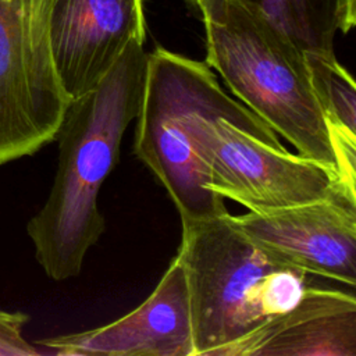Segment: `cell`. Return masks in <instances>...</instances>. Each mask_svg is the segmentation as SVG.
I'll use <instances>...</instances> for the list:
<instances>
[{
	"instance_id": "obj_8",
	"label": "cell",
	"mask_w": 356,
	"mask_h": 356,
	"mask_svg": "<svg viewBox=\"0 0 356 356\" xmlns=\"http://www.w3.org/2000/svg\"><path fill=\"white\" fill-rule=\"evenodd\" d=\"M132 40L146 42L145 0L50 1V50L70 100L95 88Z\"/></svg>"
},
{
	"instance_id": "obj_4",
	"label": "cell",
	"mask_w": 356,
	"mask_h": 356,
	"mask_svg": "<svg viewBox=\"0 0 356 356\" xmlns=\"http://www.w3.org/2000/svg\"><path fill=\"white\" fill-rule=\"evenodd\" d=\"M197 117L222 118L282 147L263 120L221 88L206 63L164 47L147 53L134 152L167 189L182 228L228 213L224 199L203 185L191 132Z\"/></svg>"
},
{
	"instance_id": "obj_3",
	"label": "cell",
	"mask_w": 356,
	"mask_h": 356,
	"mask_svg": "<svg viewBox=\"0 0 356 356\" xmlns=\"http://www.w3.org/2000/svg\"><path fill=\"white\" fill-rule=\"evenodd\" d=\"M192 356H220L303 296L307 273L264 249L229 213L182 228Z\"/></svg>"
},
{
	"instance_id": "obj_6",
	"label": "cell",
	"mask_w": 356,
	"mask_h": 356,
	"mask_svg": "<svg viewBox=\"0 0 356 356\" xmlns=\"http://www.w3.org/2000/svg\"><path fill=\"white\" fill-rule=\"evenodd\" d=\"M51 0H0V165L56 139L70 104L49 42Z\"/></svg>"
},
{
	"instance_id": "obj_9",
	"label": "cell",
	"mask_w": 356,
	"mask_h": 356,
	"mask_svg": "<svg viewBox=\"0 0 356 356\" xmlns=\"http://www.w3.org/2000/svg\"><path fill=\"white\" fill-rule=\"evenodd\" d=\"M36 345L60 356H192L189 292L179 260L174 257L153 292L128 314Z\"/></svg>"
},
{
	"instance_id": "obj_7",
	"label": "cell",
	"mask_w": 356,
	"mask_h": 356,
	"mask_svg": "<svg viewBox=\"0 0 356 356\" xmlns=\"http://www.w3.org/2000/svg\"><path fill=\"white\" fill-rule=\"evenodd\" d=\"M232 220L252 241L307 274L355 286L356 200L338 196Z\"/></svg>"
},
{
	"instance_id": "obj_2",
	"label": "cell",
	"mask_w": 356,
	"mask_h": 356,
	"mask_svg": "<svg viewBox=\"0 0 356 356\" xmlns=\"http://www.w3.org/2000/svg\"><path fill=\"white\" fill-rule=\"evenodd\" d=\"M206 64L229 90L300 156L338 172L331 135L299 50L249 0H196ZM341 178V177H339Z\"/></svg>"
},
{
	"instance_id": "obj_11",
	"label": "cell",
	"mask_w": 356,
	"mask_h": 356,
	"mask_svg": "<svg viewBox=\"0 0 356 356\" xmlns=\"http://www.w3.org/2000/svg\"><path fill=\"white\" fill-rule=\"evenodd\" d=\"M309 82L327 122L343 185L356 192V88L335 53L305 51Z\"/></svg>"
},
{
	"instance_id": "obj_1",
	"label": "cell",
	"mask_w": 356,
	"mask_h": 356,
	"mask_svg": "<svg viewBox=\"0 0 356 356\" xmlns=\"http://www.w3.org/2000/svg\"><path fill=\"white\" fill-rule=\"evenodd\" d=\"M146 67L145 43L129 42L102 81L72 99L64 113L56 135L58 161L49 197L26 224L35 257L54 281L76 277L88 250L104 232L99 192L139 113Z\"/></svg>"
},
{
	"instance_id": "obj_13",
	"label": "cell",
	"mask_w": 356,
	"mask_h": 356,
	"mask_svg": "<svg viewBox=\"0 0 356 356\" xmlns=\"http://www.w3.org/2000/svg\"><path fill=\"white\" fill-rule=\"evenodd\" d=\"M29 316L21 312L0 310V356L40 355L32 343L22 337V330Z\"/></svg>"
},
{
	"instance_id": "obj_5",
	"label": "cell",
	"mask_w": 356,
	"mask_h": 356,
	"mask_svg": "<svg viewBox=\"0 0 356 356\" xmlns=\"http://www.w3.org/2000/svg\"><path fill=\"white\" fill-rule=\"evenodd\" d=\"M203 185L249 211L263 213L330 197L356 200L339 174L313 159L268 145L222 120L191 124Z\"/></svg>"
},
{
	"instance_id": "obj_12",
	"label": "cell",
	"mask_w": 356,
	"mask_h": 356,
	"mask_svg": "<svg viewBox=\"0 0 356 356\" xmlns=\"http://www.w3.org/2000/svg\"><path fill=\"white\" fill-rule=\"evenodd\" d=\"M196 10V0H184ZM303 53H335L338 33L348 35L356 24V0H249Z\"/></svg>"
},
{
	"instance_id": "obj_10",
	"label": "cell",
	"mask_w": 356,
	"mask_h": 356,
	"mask_svg": "<svg viewBox=\"0 0 356 356\" xmlns=\"http://www.w3.org/2000/svg\"><path fill=\"white\" fill-rule=\"evenodd\" d=\"M220 356H356V299L339 289L306 286L291 310Z\"/></svg>"
}]
</instances>
